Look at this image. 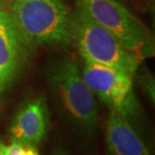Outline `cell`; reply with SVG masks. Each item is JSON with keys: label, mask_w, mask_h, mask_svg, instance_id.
Instances as JSON below:
<instances>
[{"label": "cell", "mask_w": 155, "mask_h": 155, "mask_svg": "<svg viewBox=\"0 0 155 155\" xmlns=\"http://www.w3.org/2000/svg\"><path fill=\"white\" fill-rule=\"evenodd\" d=\"M4 10L28 48L71 40V17L61 0H5Z\"/></svg>", "instance_id": "cell-1"}, {"label": "cell", "mask_w": 155, "mask_h": 155, "mask_svg": "<svg viewBox=\"0 0 155 155\" xmlns=\"http://www.w3.org/2000/svg\"><path fill=\"white\" fill-rule=\"evenodd\" d=\"M71 39L76 42L86 63L108 67L133 76L141 61L127 51L112 33L80 10L71 17Z\"/></svg>", "instance_id": "cell-2"}, {"label": "cell", "mask_w": 155, "mask_h": 155, "mask_svg": "<svg viewBox=\"0 0 155 155\" xmlns=\"http://www.w3.org/2000/svg\"><path fill=\"white\" fill-rule=\"evenodd\" d=\"M84 12L140 60L150 54L151 39L145 26L117 0H77Z\"/></svg>", "instance_id": "cell-3"}, {"label": "cell", "mask_w": 155, "mask_h": 155, "mask_svg": "<svg viewBox=\"0 0 155 155\" xmlns=\"http://www.w3.org/2000/svg\"><path fill=\"white\" fill-rule=\"evenodd\" d=\"M52 83L66 112L85 128H94L98 117L94 94L75 61H63L54 71Z\"/></svg>", "instance_id": "cell-4"}, {"label": "cell", "mask_w": 155, "mask_h": 155, "mask_svg": "<svg viewBox=\"0 0 155 155\" xmlns=\"http://www.w3.org/2000/svg\"><path fill=\"white\" fill-rule=\"evenodd\" d=\"M82 77L93 94L107 105L127 116L133 108V76L111 68L86 63Z\"/></svg>", "instance_id": "cell-5"}, {"label": "cell", "mask_w": 155, "mask_h": 155, "mask_svg": "<svg viewBox=\"0 0 155 155\" xmlns=\"http://www.w3.org/2000/svg\"><path fill=\"white\" fill-rule=\"evenodd\" d=\"M28 45L5 10L0 11V96L22 66Z\"/></svg>", "instance_id": "cell-6"}, {"label": "cell", "mask_w": 155, "mask_h": 155, "mask_svg": "<svg viewBox=\"0 0 155 155\" xmlns=\"http://www.w3.org/2000/svg\"><path fill=\"white\" fill-rule=\"evenodd\" d=\"M46 107L42 99H35L23 106L12 123L10 132L13 141L35 146L46 131Z\"/></svg>", "instance_id": "cell-7"}, {"label": "cell", "mask_w": 155, "mask_h": 155, "mask_svg": "<svg viewBox=\"0 0 155 155\" xmlns=\"http://www.w3.org/2000/svg\"><path fill=\"white\" fill-rule=\"evenodd\" d=\"M107 143L113 155H149L127 116L120 111L112 109L106 129Z\"/></svg>", "instance_id": "cell-8"}, {"label": "cell", "mask_w": 155, "mask_h": 155, "mask_svg": "<svg viewBox=\"0 0 155 155\" xmlns=\"http://www.w3.org/2000/svg\"><path fill=\"white\" fill-rule=\"evenodd\" d=\"M3 155H39L35 146L21 144L19 142L13 141L9 146L4 148Z\"/></svg>", "instance_id": "cell-9"}, {"label": "cell", "mask_w": 155, "mask_h": 155, "mask_svg": "<svg viewBox=\"0 0 155 155\" xmlns=\"http://www.w3.org/2000/svg\"><path fill=\"white\" fill-rule=\"evenodd\" d=\"M5 8V0H0V11L4 10Z\"/></svg>", "instance_id": "cell-10"}, {"label": "cell", "mask_w": 155, "mask_h": 155, "mask_svg": "<svg viewBox=\"0 0 155 155\" xmlns=\"http://www.w3.org/2000/svg\"><path fill=\"white\" fill-rule=\"evenodd\" d=\"M4 148H5V146L1 143V142H0V155L4 154Z\"/></svg>", "instance_id": "cell-11"}, {"label": "cell", "mask_w": 155, "mask_h": 155, "mask_svg": "<svg viewBox=\"0 0 155 155\" xmlns=\"http://www.w3.org/2000/svg\"><path fill=\"white\" fill-rule=\"evenodd\" d=\"M54 155H68L66 152H64V151H58V152H55Z\"/></svg>", "instance_id": "cell-12"}]
</instances>
